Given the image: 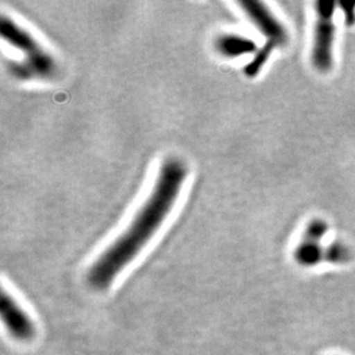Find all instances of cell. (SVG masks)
<instances>
[{"label": "cell", "mask_w": 355, "mask_h": 355, "mask_svg": "<svg viewBox=\"0 0 355 355\" xmlns=\"http://www.w3.org/2000/svg\"><path fill=\"white\" fill-rule=\"evenodd\" d=\"M238 3L252 24L265 35L268 40L267 43L272 44L274 47L288 44V31L265 3L255 0H241Z\"/></svg>", "instance_id": "277c9868"}, {"label": "cell", "mask_w": 355, "mask_h": 355, "mask_svg": "<svg viewBox=\"0 0 355 355\" xmlns=\"http://www.w3.org/2000/svg\"><path fill=\"white\" fill-rule=\"evenodd\" d=\"M274 49L275 47L272 46V44L266 43L265 46L258 51V54L253 58V60L250 62V64H248V67L245 68L246 75L250 78H253V76L258 74L268 60Z\"/></svg>", "instance_id": "9c48e42d"}, {"label": "cell", "mask_w": 355, "mask_h": 355, "mask_svg": "<svg viewBox=\"0 0 355 355\" xmlns=\"http://www.w3.org/2000/svg\"><path fill=\"white\" fill-rule=\"evenodd\" d=\"M352 258V253L345 244L332 243L324 250V260L332 265H344Z\"/></svg>", "instance_id": "ba28073f"}, {"label": "cell", "mask_w": 355, "mask_h": 355, "mask_svg": "<svg viewBox=\"0 0 355 355\" xmlns=\"http://www.w3.org/2000/svg\"><path fill=\"white\" fill-rule=\"evenodd\" d=\"M215 46L218 53L228 58L241 57L243 54L252 53L257 50L253 40L238 35H223L218 38Z\"/></svg>", "instance_id": "8992f818"}, {"label": "cell", "mask_w": 355, "mask_h": 355, "mask_svg": "<svg viewBox=\"0 0 355 355\" xmlns=\"http://www.w3.org/2000/svg\"><path fill=\"white\" fill-rule=\"evenodd\" d=\"M345 13L346 24L352 26L355 24V1H342L339 3Z\"/></svg>", "instance_id": "8fae6325"}, {"label": "cell", "mask_w": 355, "mask_h": 355, "mask_svg": "<svg viewBox=\"0 0 355 355\" xmlns=\"http://www.w3.org/2000/svg\"><path fill=\"white\" fill-rule=\"evenodd\" d=\"M335 1H316V22L312 47V64L320 73H328L334 66L335 44Z\"/></svg>", "instance_id": "3957f363"}, {"label": "cell", "mask_w": 355, "mask_h": 355, "mask_svg": "<svg viewBox=\"0 0 355 355\" xmlns=\"http://www.w3.org/2000/svg\"><path fill=\"white\" fill-rule=\"evenodd\" d=\"M295 259L300 266L314 267L324 260V250L321 248L320 241L304 237L295 248Z\"/></svg>", "instance_id": "52a82bcc"}, {"label": "cell", "mask_w": 355, "mask_h": 355, "mask_svg": "<svg viewBox=\"0 0 355 355\" xmlns=\"http://www.w3.org/2000/svg\"><path fill=\"white\" fill-rule=\"evenodd\" d=\"M0 312L3 323L12 337L21 342H28L34 338L35 325L31 318L17 305L13 297L5 291L1 295Z\"/></svg>", "instance_id": "5b68a950"}, {"label": "cell", "mask_w": 355, "mask_h": 355, "mask_svg": "<svg viewBox=\"0 0 355 355\" xmlns=\"http://www.w3.org/2000/svg\"><path fill=\"white\" fill-rule=\"evenodd\" d=\"M328 232V225L327 222L321 218H315L309 222V225L306 227L305 235L304 237L313 239V241H321Z\"/></svg>", "instance_id": "30bf717a"}, {"label": "cell", "mask_w": 355, "mask_h": 355, "mask_svg": "<svg viewBox=\"0 0 355 355\" xmlns=\"http://www.w3.org/2000/svg\"><path fill=\"white\" fill-rule=\"evenodd\" d=\"M0 34L3 40L24 54V58L12 62L10 71L19 80H47L55 74L57 64L51 54L26 29L10 17H1Z\"/></svg>", "instance_id": "7a4b0ae2"}, {"label": "cell", "mask_w": 355, "mask_h": 355, "mask_svg": "<svg viewBox=\"0 0 355 355\" xmlns=\"http://www.w3.org/2000/svg\"><path fill=\"white\" fill-rule=\"evenodd\" d=\"M188 175L182 161L169 159L159 171L151 193L125 232L98 258L89 272V283L105 290L158 232L181 193Z\"/></svg>", "instance_id": "6da1fadb"}]
</instances>
